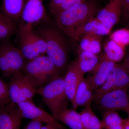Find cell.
Returning a JSON list of instances; mask_svg holds the SVG:
<instances>
[{
  "label": "cell",
  "instance_id": "6da1fadb",
  "mask_svg": "<svg viewBox=\"0 0 129 129\" xmlns=\"http://www.w3.org/2000/svg\"><path fill=\"white\" fill-rule=\"evenodd\" d=\"M99 10V6L95 1L87 0L52 16L58 27L74 40L80 28L90 19L95 17Z\"/></svg>",
  "mask_w": 129,
  "mask_h": 129
},
{
  "label": "cell",
  "instance_id": "7a4b0ae2",
  "mask_svg": "<svg viewBox=\"0 0 129 129\" xmlns=\"http://www.w3.org/2000/svg\"><path fill=\"white\" fill-rule=\"evenodd\" d=\"M35 27V31L46 44L47 56L61 72L63 71L68 64L69 47L63 32L56 24L53 25L50 20Z\"/></svg>",
  "mask_w": 129,
  "mask_h": 129
},
{
  "label": "cell",
  "instance_id": "3957f363",
  "mask_svg": "<svg viewBox=\"0 0 129 129\" xmlns=\"http://www.w3.org/2000/svg\"><path fill=\"white\" fill-rule=\"evenodd\" d=\"M61 72L53 61L45 55L28 61L22 72L37 89L60 75Z\"/></svg>",
  "mask_w": 129,
  "mask_h": 129
},
{
  "label": "cell",
  "instance_id": "277c9868",
  "mask_svg": "<svg viewBox=\"0 0 129 129\" xmlns=\"http://www.w3.org/2000/svg\"><path fill=\"white\" fill-rule=\"evenodd\" d=\"M17 33L18 35V48L28 61L46 54L45 42L32 25L19 26Z\"/></svg>",
  "mask_w": 129,
  "mask_h": 129
},
{
  "label": "cell",
  "instance_id": "5b68a950",
  "mask_svg": "<svg viewBox=\"0 0 129 129\" xmlns=\"http://www.w3.org/2000/svg\"><path fill=\"white\" fill-rule=\"evenodd\" d=\"M37 90V94L42 97L52 115L67 107L68 99L65 92L64 77L61 75L57 76Z\"/></svg>",
  "mask_w": 129,
  "mask_h": 129
},
{
  "label": "cell",
  "instance_id": "8992f818",
  "mask_svg": "<svg viewBox=\"0 0 129 129\" xmlns=\"http://www.w3.org/2000/svg\"><path fill=\"white\" fill-rule=\"evenodd\" d=\"M9 40L0 42V72L4 76L11 77L22 72L28 61Z\"/></svg>",
  "mask_w": 129,
  "mask_h": 129
},
{
  "label": "cell",
  "instance_id": "52a82bcc",
  "mask_svg": "<svg viewBox=\"0 0 129 129\" xmlns=\"http://www.w3.org/2000/svg\"><path fill=\"white\" fill-rule=\"evenodd\" d=\"M129 87V73L122 64H116L105 82L94 93L95 101L103 95L112 91Z\"/></svg>",
  "mask_w": 129,
  "mask_h": 129
},
{
  "label": "cell",
  "instance_id": "ba28073f",
  "mask_svg": "<svg viewBox=\"0 0 129 129\" xmlns=\"http://www.w3.org/2000/svg\"><path fill=\"white\" fill-rule=\"evenodd\" d=\"M95 102L104 112H124L129 106V96L126 89H120L106 93Z\"/></svg>",
  "mask_w": 129,
  "mask_h": 129
},
{
  "label": "cell",
  "instance_id": "9c48e42d",
  "mask_svg": "<svg viewBox=\"0 0 129 129\" xmlns=\"http://www.w3.org/2000/svg\"><path fill=\"white\" fill-rule=\"evenodd\" d=\"M50 20L44 7L43 0H26L19 26L31 25L34 27Z\"/></svg>",
  "mask_w": 129,
  "mask_h": 129
},
{
  "label": "cell",
  "instance_id": "30bf717a",
  "mask_svg": "<svg viewBox=\"0 0 129 129\" xmlns=\"http://www.w3.org/2000/svg\"><path fill=\"white\" fill-rule=\"evenodd\" d=\"M22 117L32 120L40 121L46 124H51L60 129H63L62 125L52 115L37 107L32 101H25L17 104Z\"/></svg>",
  "mask_w": 129,
  "mask_h": 129
},
{
  "label": "cell",
  "instance_id": "8fae6325",
  "mask_svg": "<svg viewBox=\"0 0 129 129\" xmlns=\"http://www.w3.org/2000/svg\"><path fill=\"white\" fill-rule=\"evenodd\" d=\"M64 77L65 92L68 99L73 103L76 90L80 82L84 78V73L80 67L78 60L68 64Z\"/></svg>",
  "mask_w": 129,
  "mask_h": 129
},
{
  "label": "cell",
  "instance_id": "7c38bea8",
  "mask_svg": "<svg viewBox=\"0 0 129 129\" xmlns=\"http://www.w3.org/2000/svg\"><path fill=\"white\" fill-rule=\"evenodd\" d=\"M121 15L120 0H110L104 8L100 9L95 17L108 29L111 30L120 20Z\"/></svg>",
  "mask_w": 129,
  "mask_h": 129
},
{
  "label": "cell",
  "instance_id": "4fadbf2b",
  "mask_svg": "<svg viewBox=\"0 0 129 129\" xmlns=\"http://www.w3.org/2000/svg\"><path fill=\"white\" fill-rule=\"evenodd\" d=\"M116 64L115 63L107 59L104 54L102 55L96 66L91 71V74L88 76L94 91L105 82Z\"/></svg>",
  "mask_w": 129,
  "mask_h": 129
},
{
  "label": "cell",
  "instance_id": "5bb4252c",
  "mask_svg": "<svg viewBox=\"0 0 129 129\" xmlns=\"http://www.w3.org/2000/svg\"><path fill=\"white\" fill-rule=\"evenodd\" d=\"M22 118L17 105L11 102L0 109V129H20Z\"/></svg>",
  "mask_w": 129,
  "mask_h": 129
},
{
  "label": "cell",
  "instance_id": "9a60e30c",
  "mask_svg": "<svg viewBox=\"0 0 129 129\" xmlns=\"http://www.w3.org/2000/svg\"><path fill=\"white\" fill-rule=\"evenodd\" d=\"M92 85L89 78H84L79 84L76 90L73 103V108L76 110L79 107H90L94 100V93Z\"/></svg>",
  "mask_w": 129,
  "mask_h": 129
},
{
  "label": "cell",
  "instance_id": "2e32d148",
  "mask_svg": "<svg viewBox=\"0 0 129 129\" xmlns=\"http://www.w3.org/2000/svg\"><path fill=\"white\" fill-rule=\"evenodd\" d=\"M26 0H2L0 11L18 27Z\"/></svg>",
  "mask_w": 129,
  "mask_h": 129
},
{
  "label": "cell",
  "instance_id": "e0dca14e",
  "mask_svg": "<svg viewBox=\"0 0 129 129\" xmlns=\"http://www.w3.org/2000/svg\"><path fill=\"white\" fill-rule=\"evenodd\" d=\"M111 31L94 17L89 19L76 32L74 41H78L81 37L90 35L103 36L109 34Z\"/></svg>",
  "mask_w": 129,
  "mask_h": 129
},
{
  "label": "cell",
  "instance_id": "ac0fdd59",
  "mask_svg": "<svg viewBox=\"0 0 129 129\" xmlns=\"http://www.w3.org/2000/svg\"><path fill=\"white\" fill-rule=\"evenodd\" d=\"M52 115L56 120L63 123L71 129H84L80 114L74 109L65 107Z\"/></svg>",
  "mask_w": 129,
  "mask_h": 129
},
{
  "label": "cell",
  "instance_id": "d6986e66",
  "mask_svg": "<svg viewBox=\"0 0 129 129\" xmlns=\"http://www.w3.org/2000/svg\"><path fill=\"white\" fill-rule=\"evenodd\" d=\"M102 37L96 35L83 36L79 40L78 48L82 50L90 52L97 55L101 50Z\"/></svg>",
  "mask_w": 129,
  "mask_h": 129
},
{
  "label": "cell",
  "instance_id": "ffe728a7",
  "mask_svg": "<svg viewBox=\"0 0 129 129\" xmlns=\"http://www.w3.org/2000/svg\"><path fill=\"white\" fill-rule=\"evenodd\" d=\"M78 54L77 60L84 73L91 72L99 61L97 55L90 52L82 50L78 48Z\"/></svg>",
  "mask_w": 129,
  "mask_h": 129
},
{
  "label": "cell",
  "instance_id": "44dd1931",
  "mask_svg": "<svg viewBox=\"0 0 129 129\" xmlns=\"http://www.w3.org/2000/svg\"><path fill=\"white\" fill-rule=\"evenodd\" d=\"M104 49V56L108 60L115 63L122 60L125 53L124 47L111 40L106 42Z\"/></svg>",
  "mask_w": 129,
  "mask_h": 129
},
{
  "label": "cell",
  "instance_id": "7402d4cb",
  "mask_svg": "<svg viewBox=\"0 0 129 129\" xmlns=\"http://www.w3.org/2000/svg\"><path fill=\"white\" fill-rule=\"evenodd\" d=\"M17 73L10 77L11 80L8 83L9 99L17 105L22 102L29 101L24 95Z\"/></svg>",
  "mask_w": 129,
  "mask_h": 129
},
{
  "label": "cell",
  "instance_id": "603a6c76",
  "mask_svg": "<svg viewBox=\"0 0 129 129\" xmlns=\"http://www.w3.org/2000/svg\"><path fill=\"white\" fill-rule=\"evenodd\" d=\"M102 116L103 129H124L125 119H122L116 111H105Z\"/></svg>",
  "mask_w": 129,
  "mask_h": 129
},
{
  "label": "cell",
  "instance_id": "cb8c5ba5",
  "mask_svg": "<svg viewBox=\"0 0 129 129\" xmlns=\"http://www.w3.org/2000/svg\"><path fill=\"white\" fill-rule=\"evenodd\" d=\"M79 114L84 129H104L102 120L97 117L90 107H86Z\"/></svg>",
  "mask_w": 129,
  "mask_h": 129
},
{
  "label": "cell",
  "instance_id": "d4e9b609",
  "mask_svg": "<svg viewBox=\"0 0 129 129\" xmlns=\"http://www.w3.org/2000/svg\"><path fill=\"white\" fill-rule=\"evenodd\" d=\"M17 29L18 26L0 11V42L9 40Z\"/></svg>",
  "mask_w": 129,
  "mask_h": 129
},
{
  "label": "cell",
  "instance_id": "484cf974",
  "mask_svg": "<svg viewBox=\"0 0 129 129\" xmlns=\"http://www.w3.org/2000/svg\"><path fill=\"white\" fill-rule=\"evenodd\" d=\"M21 88L24 97L29 101H32L35 95L37 94V90L23 72L18 73Z\"/></svg>",
  "mask_w": 129,
  "mask_h": 129
},
{
  "label": "cell",
  "instance_id": "4316f807",
  "mask_svg": "<svg viewBox=\"0 0 129 129\" xmlns=\"http://www.w3.org/2000/svg\"><path fill=\"white\" fill-rule=\"evenodd\" d=\"M110 40L125 47L129 45V29H121L116 30L111 34Z\"/></svg>",
  "mask_w": 129,
  "mask_h": 129
},
{
  "label": "cell",
  "instance_id": "83f0119b",
  "mask_svg": "<svg viewBox=\"0 0 129 129\" xmlns=\"http://www.w3.org/2000/svg\"><path fill=\"white\" fill-rule=\"evenodd\" d=\"M11 102L9 96L8 83L0 79V107H5Z\"/></svg>",
  "mask_w": 129,
  "mask_h": 129
},
{
  "label": "cell",
  "instance_id": "f1b7e54d",
  "mask_svg": "<svg viewBox=\"0 0 129 129\" xmlns=\"http://www.w3.org/2000/svg\"><path fill=\"white\" fill-rule=\"evenodd\" d=\"M122 15L124 18L129 16V0H120Z\"/></svg>",
  "mask_w": 129,
  "mask_h": 129
},
{
  "label": "cell",
  "instance_id": "f546056e",
  "mask_svg": "<svg viewBox=\"0 0 129 129\" xmlns=\"http://www.w3.org/2000/svg\"><path fill=\"white\" fill-rule=\"evenodd\" d=\"M43 123L40 121L31 120L26 125L24 129H41Z\"/></svg>",
  "mask_w": 129,
  "mask_h": 129
},
{
  "label": "cell",
  "instance_id": "4dcf8cb0",
  "mask_svg": "<svg viewBox=\"0 0 129 129\" xmlns=\"http://www.w3.org/2000/svg\"><path fill=\"white\" fill-rule=\"evenodd\" d=\"M121 64L129 73V55L125 59L123 62Z\"/></svg>",
  "mask_w": 129,
  "mask_h": 129
},
{
  "label": "cell",
  "instance_id": "1f68e13d",
  "mask_svg": "<svg viewBox=\"0 0 129 129\" xmlns=\"http://www.w3.org/2000/svg\"><path fill=\"white\" fill-rule=\"evenodd\" d=\"M41 129H60L51 124H47L42 125Z\"/></svg>",
  "mask_w": 129,
  "mask_h": 129
},
{
  "label": "cell",
  "instance_id": "d6a6232c",
  "mask_svg": "<svg viewBox=\"0 0 129 129\" xmlns=\"http://www.w3.org/2000/svg\"><path fill=\"white\" fill-rule=\"evenodd\" d=\"M124 129H129V118L125 119L124 124Z\"/></svg>",
  "mask_w": 129,
  "mask_h": 129
},
{
  "label": "cell",
  "instance_id": "836d02e7",
  "mask_svg": "<svg viewBox=\"0 0 129 129\" xmlns=\"http://www.w3.org/2000/svg\"><path fill=\"white\" fill-rule=\"evenodd\" d=\"M124 18L126 20L125 21H126V23H127V29H129V16Z\"/></svg>",
  "mask_w": 129,
  "mask_h": 129
},
{
  "label": "cell",
  "instance_id": "e575fe53",
  "mask_svg": "<svg viewBox=\"0 0 129 129\" xmlns=\"http://www.w3.org/2000/svg\"><path fill=\"white\" fill-rule=\"evenodd\" d=\"M125 113H127V115H128V118H129V106L128 108L126 110L124 111Z\"/></svg>",
  "mask_w": 129,
  "mask_h": 129
},
{
  "label": "cell",
  "instance_id": "d590c367",
  "mask_svg": "<svg viewBox=\"0 0 129 129\" xmlns=\"http://www.w3.org/2000/svg\"><path fill=\"white\" fill-rule=\"evenodd\" d=\"M1 108L0 107V109H1Z\"/></svg>",
  "mask_w": 129,
  "mask_h": 129
}]
</instances>
